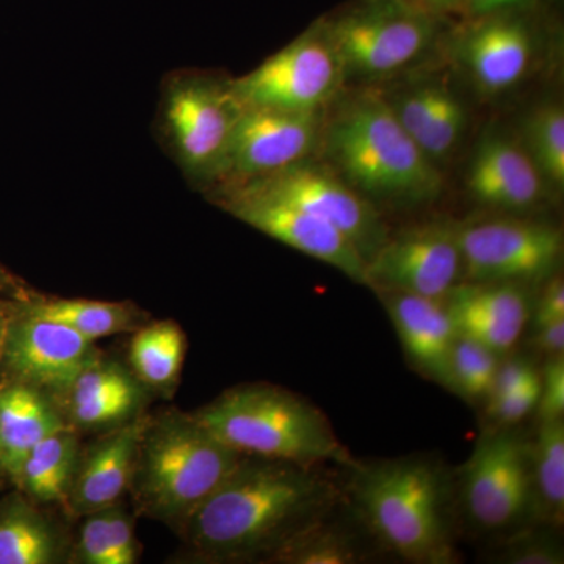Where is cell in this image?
I'll use <instances>...</instances> for the list:
<instances>
[{
	"instance_id": "52a82bcc",
	"label": "cell",
	"mask_w": 564,
	"mask_h": 564,
	"mask_svg": "<svg viewBox=\"0 0 564 564\" xmlns=\"http://www.w3.org/2000/svg\"><path fill=\"white\" fill-rule=\"evenodd\" d=\"M322 21L344 80L369 84L417 62L432 47L441 20L415 0H352Z\"/></svg>"
},
{
	"instance_id": "d6986e66",
	"label": "cell",
	"mask_w": 564,
	"mask_h": 564,
	"mask_svg": "<svg viewBox=\"0 0 564 564\" xmlns=\"http://www.w3.org/2000/svg\"><path fill=\"white\" fill-rule=\"evenodd\" d=\"M456 333L505 355L518 344L530 318V304L514 282H462L444 300Z\"/></svg>"
},
{
	"instance_id": "ba28073f",
	"label": "cell",
	"mask_w": 564,
	"mask_h": 564,
	"mask_svg": "<svg viewBox=\"0 0 564 564\" xmlns=\"http://www.w3.org/2000/svg\"><path fill=\"white\" fill-rule=\"evenodd\" d=\"M345 84L343 66L322 18L258 68L231 79L242 107L322 111Z\"/></svg>"
},
{
	"instance_id": "6da1fadb",
	"label": "cell",
	"mask_w": 564,
	"mask_h": 564,
	"mask_svg": "<svg viewBox=\"0 0 564 564\" xmlns=\"http://www.w3.org/2000/svg\"><path fill=\"white\" fill-rule=\"evenodd\" d=\"M345 502V486L323 464L243 456L180 530L204 563H270L285 544Z\"/></svg>"
},
{
	"instance_id": "8fae6325",
	"label": "cell",
	"mask_w": 564,
	"mask_h": 564,
	"mask_svg": "<svg viewBox=\"0 0 564 564\" xmlns=\"http://www.w3.org/2000/svg\"><path fill=\"white\" fill-rule=\"evenodd\" d=\"M18 293L7 302L0 369L7 381L31 386L57 399L101 351L95 340L31 313Z\"/></svg>"
},
{
	"instance_id": "9c48e42d",
	"label": "cell",
	"mask_w": 564,
	"mask_h": 564,
	"mask_svg": "<svg viewBox=\"0 0 564 564\" xmlns=\"http://www.w3.org/2000/svg\"><path fill=\"white\" fill-rule=\"evenodd\" d=\"M463 282L549 280L563 258V234L545 223L513 217L456 225Z\"/></svg>"
},
{
	"instance_id": "30bf717a",
	"label": "cell",
	"mask_w": 564,
	"mask_h": 564,
	"mask_svg": "<svg viewBox=\"0 0 564 564\" xmlns=\"http://www.w3.org/2000/svg\"><path fill=\"white\" fill-rule=\"evenodd\" d=\"M236 185H248L329 223L355 245L366 262L391 234L380 209L313 155L269 176Z\"/></svg>"
},
{
	"instance_id": "7a4b0ae2",
	"label": "cell",
	"mask_w": 564,
	"mask_h": 564,
	"mask_svg": "<svg viewBox=\"0 0 564 564\" xmlns=\"http://www.w3.org/2000/svg\"><path fill=\"white\" fill-rule=\"evenodd\" d=\"M323 115L322 161L373 206L413 207L443 192V174L404 131L383 91L367 88Z\"/></svg>"
},
{
	"instance_id": "9a60e30c",
	"label": "cell",
	"mask_w": 564,
	"mask_h": 564,
	"mask_svg": "<svg viewBox=\"0 0 564 564\" xmlns=\"http://www.w3.org/2000/svg\"><path fill=\"white\" fill-rule=\"evenodd\" d=\"M323 115L325 110L243 107L220 177L209 191L269 176L314 155L321 141Z\"/></svg>"
},
{
	"instance_id": "ffe728a7",
	"label": "cell",
	"mask_w": 564,
	"mask_h": 564,
	"mask_svg": "<svg viewBox=\"0 0 564 564\" xmlns=\"http://www.w3.org/2000/svg\"><path fill=\"white\" fill-rule=\"evenodd\" d=\"M466 185L475 202L494 210H530L544 195L543 176L524 147L497 133L478 144Z\"/></svg>"
},
{
	"instance_id": "f1b7e54d",
	"label": "cell",
	"mask_w": 564,
	"mask_h": 564,
	"mask_svg": "<svg viewBox=\"0 0 564 564\" xmlns=\"http://www.w3.org/2000/svg\"><path fill=\"white\" fill-rule=\"evenodd\" d=\"M333 514L285 544L273 555L270 563L355 564L362 562V558H366V552L358 536L333 521Z\"/></svg>"
},
{
	"instance_id": "e0dca14e",
	"label": "cell",
	"mask_w": 564,
	"mask_h": 564,
	"mask_svg": "<svg viewBox=\"0 0 564 564\" xmlns=\"http://www.w3.org/2000/svg\"><path fill=\"white\" fill-rule=\"evenodd\" d=\"M148 392L131 370L99 352L54 402L76 432H107L143 415Z\"/></svg>"
},
{
	"instance_id": "7c38bea8",
	"label": "cell",
	"mask_w": 564,
	"mask_h": 564,
	"mask_svg": "<svg viewBox=\"0 0 564 564\" xmlns=\"http://www.w3.org/2000/svg\"><path fill=\"white\" fill-rule=\"evenodd\" d=\"M463 503L481 530H503L533 510L532 444L510 429L480 437L463 469Z\"/></svg>"
},
{
	"instance_id": "1f68e13d",
	"label": "cell",
	"mask_w": 564,
	"mask_h": 564,
	"mask_svg": "<svg viewBox=\"0 0 564 564\" xmlns=\"http://www.w3.org/2000/svg\"><path fill=\"white\" fill-rule=\"evenodd\" d=\"M540 393L541 375L538 372L521 388L497 397V399L488 400V414L500 429H510L511 425L521 422L533 410H536Z\"/></svg>"
},
{
	"instance_id": "d6a6232c",
	"label": "cell",
	"mask_w": 564,
	"mask_h": 564,
	"mask_svg": "<svg viewBox=\"0 0 564 564\" xmlns=\"http://www.w3.org/2000/svg\"><path fill=\"white\" fill-rule=\"evenodd\" d=\"M84 518L76 544V562L82 564H111L107 508Z\"/></svg>"
},
{
	"instance_id": "d590c367",
	"label": "cell",
	"mask_w": 564,
	"mask_h": 564,
	"mask_svg": "<svg viewBox=\"0 0 564 564\" xmlns=\"http://www.w3.org/2000/svg\"><path fill=\"white\" fill-rule=\"evenodd\" d=\"M507 562L518 564H558L563 563V554L558 545L547 541H519L507 554Z\"/></svg>"
},
{
	"instance_id": "8992f818",
	"label": "cell",
	"mask_w": 564,
	"mask_h": 564,
	"mask_svg": "<svg viewBox=\"0 0 564 564\" xmlns=\"http://www.w3.org/2000/svg\"><path fill=\"white\" fill-rule=\"evenodd\" d=\"M242 109L231 77L181 69L163 80L159 139L196 191H209L220 177Z\"/></svg>"
},
{
	"instance_id": "44dd1931",
	"label": "cell",
	"mask_w": 564,
	"mask_h": 564,
	"mask_svg": "<svg viewBox=\"0 0 564 564\" xmlns=\"http://www.w3.org/2000/svg\"><path fill=\"white\" fill-rule=\"evenodd\" d=\"M378 295L410 362L423 377L451 389V356L458 333L444 300L400 292Z\"/></svg>"
},
{
	"instance_id": "ab89813d",
	"label": "cell",
	"mask_w": 564,
	"mask_h": 564,
	"mask_svg": "<svg viewBox=\"0 0 564 564\" xmlns=\"http://www.w3.org/2000/svg\"><path fill=\"white\" fill-rule=\"evenodd\" d=\"M534 347L547 356H562L564 351V318L536 326Z\"/></svg>"
},
{
	"instance_id": "2e32d148",
	"label": "cell",
	"mask_w": 564,
	"mask_h": 564,
	"mask_svg": "<svg viewBox=\"0 0 564 564\" xmlns=\"http://www.w3.org/2000/svg\"><path fill=\"white\" fill-rule=\"evenodd\" d=\"M454 51L474 84L488 95L518 87L532 69L536 40L524 10L464 18Z\"/></svg>"
},
{
	"instance_id": "4316f807",
	"label": "cell",
	"mask_w": 564,
	"mask_h": 564,
	"mask_svg": "<svg viewBox=\"0 0 564 564\" xmlns=\"http://www.w3.org/2000/svg\"><path fill=\"white\" fill-rule=\"evenodd\" d=\"M133 333L129 348L131 372L148 391L172 393L187 350L181 326L173 321H159L141 325Z\"/></svg>"
},
{
	"instance_id": "ac0fdd59",
	"label": "cell",
	"mask_w": 564,
	"mask_h": 564,
	"mask_svg": "<svg viewBox=\"0 0 564 564\" xmlns=\"http://www.w3.org/2000/svg\"><path fill=\"white\" fill-rule=\"evenodd\" d=\"M148 415L107 430L104 436L79 454L66 508L74 516H87L118 503L131 488L141 433Z\"/></svg>"
},
{
	"instance_id": "cb8c5ba5",
	"label": "cell",
	"mask_w": 564,
	"mask_h": 564,
	"mask_svg": "<svg viewBox=\"0 0 564 564\" xmlns=\"http://www.w3.org/2000/svg\"><path fill=\"white\" fill-rule=\"evenodd\" d=\"M65 541L47 516L21 497L0 507V564H55Z\"/></svg>"
},
{
	"instance_id": "83f0119b",
	"label": "cell",
	"mask_w": 564,
	"mask_h": 564,
	"mask_svg": "<svg viewBox=\"0 0 564 564\" xmlns=\"http://www.w3.org/2000/svg\"><path fill=\"white\" fill-rule=\"evenodd\" d=\"M533 510L545 521L562 525L564 519V421H541L532 444Z\"/></svg>"
},
{
	"instance_id": "7bdbcfd3",
	"label": "cell",
	"mask_w": 564,
	"mask_h": 564,
	"mask_svg": "<svg viewBox=\"0 0 564 564\" xmlns=\"http://www.w3.org/2000/svg\"><path fill=\"white\" fill-rule=\"evenodd\" d=\"M7 322V302H0V345H2L3 329Z\"/></svg>"
},
{
	"instance_id": "d4e9b609",
	"label": "cell",
	"mask_w": 564,
	"mask_h": 564,
	"mask_svg": "<svg viewBox=\"0 0 564 564\" xmlns=\"http://www.w3.org/2000/svg\"><path fill=\"white\" fill-rule=\"evenodd\" d=\"M80 447L69 425L55 430L29 452L14 484L39 503H66Z\"/></svg>"
},
{
	"instance_id": "e575fe53",
	"label": "cell",
	"mask_w": 564,
	"mask_h": 564,
	"mask_svg": "<svg viewBox=\"0 0 564 564\" xmlns=\"http://www.w3.org/2000/svg\"><path fill=\"white\" fill-rule=\"evenodd\" d=\"M541 421L563 419L564 414V358L552 356L541 375L540 402L536 406Z\"/></svg>"
},
{
	"instance_id": "836d02e7",
	"label": "cell",
	"mask_w": 564,
	"mask_h": 564,
	"mask_svg": "<svg viewBox=\"0 0 564 564\" xmlns=\"http://www.w3.org/2000/svg\"><path fill=\"white\" fill-rule=\"evenodd\" d=\"M107 533L111 564H133L139 558V543L133 519L120 502L107 508Z\"/></svg>"
},
{
	"instance_id": "7402d4cb",
	"label": "cell",
	"mask_w": 564,
	"mask_h": 564,
	"mask_svg": "<svg viewBox=\"0 0 564 564\" xmlns=\"http://www.w3.org/2000/svg\"><path fill=\"white\" fill-rule=\"evenodd\" d=\"M386 98L404 131L436 165L452 155L466 129V110L445 82H421Z\"/></svg>"
},
{
	"instance_id": "484cf974",
	"label": "cell",
	"mask_w": 564,
	"mask_h": 564,
	"mask_svg": "<svg viewBox=\"0 0 564 564\" xmlns=\"http://www.w3.org/2000/svg\"><path fill=\"white\" fill-rule=\"evenodd\" d=\"M31 313L68 326L90 340L133 333L144 325L143 313L131 303L96 302V300L54 299L18 293Z\"/></svg>"
},
{
	"instance_id": "f546056e",
	"label": "cell",
	"mask_w": 564,
	"mask_h": 564,
	"mask_svg": "<svg viewBox=\"0 0 564 564\" xmlns=\"http://www.w3.org/2000/svg\"><path fill=\"white\" fill-rule=\"evenodd\" d=\"M524 150L544 182L564 185V110L560 102H544L527 117Z\"/></svg>"
},
{
	"instance_id": "277c9868",
	"label": "cell",
	"mask_w": 564,
	"mask_h": 564,
	"mask_svg": "<svg viewBox=\"0 0 564 564\" xmlns=\"http://www.w3.org/2000/svg\"><path fill=\"white\" fill-rule=\"evenodd\" d=\"M193 415L240 455L344 469L356 462L321 408L278 386H237Z\"/></svg>"
},
{
	"instance_id": "5b68a950",
	"label": "cell",
	"mask_w": 564,
	"mask_h": 564,
	"mask_svg": "<svg viewBox=\"0 0 564 564\" xmlns=\"http://www.w3.org/2000/svg\"><path fill=\"white\" fill-rule=\"evenodd\" d=\"M245 455L220 443L193 414L148 417L131 481L137 511L181 527Z\"/></svg>"
},
{
	"instance_id": "b9f144b4",
	"label": "cell",
	"mask_w": 564,
	"mask_h": 564,
	"mask_svg": "<svg viewBox=\"0 0 564 564\" xmlns=\"http://www.w3.org/2000/svg\"><path fill=\"white\" fill-rule=\"evenodd\" d=\"M21 292L20 284L2 265H0V295H17Z\"/></svg>"
},
{
	"instance_id": "8d00e7d4",
	"label": "cell",
	"mask_w": 564,
	"mask_h": 564,
	"mask_svg": "<svg viewBox=\"0 0 564 564\" xmlns=\"http://www.w3.org/2000/svg\"><path fill=\"white\" fill-rule=\"evenodd\" d=\"M536 373L538 370L534 369L533 364L525 361V359H511L508 362H500L488 400L497 399V397H502L505 393L521 388L525 381H529Z\"/></svg>"
},
{
	"instance_id": "5bb4252c",
	"label": "cell",
	"mask_w": 564,
	"mask_h": 564,
	"mask_svg": "<svg viewBox=\"0 0 564 564\" xmlns=\"http://www.w3.org/2000/svg\"><path fill=\"white\" fill-rule=\"evenodd\" d=\"M463 282L456 225L423 223L389 234L367 262L366 285L375 292H400L445 300Z\"/></svg>"
},
{
	"instance_id": "74e56055",
	"label": "cell",
	"mask_w": 564,
	"mask_h": 564,
	"mask_svg": "<svg viewBox=\"0 0 564 564\" xmlns=\"http://www.w3.org/2000/svg\"><path fill=\"white\" fill-rule=\"evenodd\" d=\"M564 318V284L562 278H549L543 295L540 296L534 311V326L563 321Z\"/></svg>"
},
{
	"instance_id": "4dcf8cb0",
	"label": "cell",
	"mask_w": 564,
	"mask_h": 564,
	"mask_svg": "<svg viewBox=\"0 0 564 564\" xmlns=\"http://www.w3.org/2000/svg\"><path fill=\"white\" fill-rule=\"evenodd\" d=\"M499 367L497 352L458 334L451 356V391L470 402L488 400Z\"/></svg>"
},
{
	"instance_id": "3957f363",
	"label": "cell",
	"mask_w": 564,
	"mask_h": 564,
	"mask_svg": "<svg viewBox=\"0 0 564 564\" xmlns=\"http://www.w3.org/2000/svg\"><path fill=\"white\" fill-rule=\"evenodd\" d=\"M347 502L384 549L404 562H456L451 532V480L440 464L421 456L350 467Z\"/></svg>"
},
{
	"instance_id": "60d3db41",
	"label": "cell",
	"mask_w": 564,
	"mask_h": 564,
	"mask_svg": "<svg viewBox=\"0 0 564 564\" xmlns=\"http://www.w3.org/2000/svg\"><path fill=\"white\" fill-rule=\"evenodd\" d=\"M423 10L429 11L437 20H443L447 14L458 13L462 10L463 0H415Z\"/></svg>"
},
{
	"instance_id": "4fadbf2b",
	"label": "cell",
	"mask_w": 564,
	"mask_h": 564,
	"mask_svg": "<svg viewBox=\"0 0 564 564\" xmlns=\"http://www.w3.org/2000/svg\"><path fill=\"white\" fill-rule=\"evenodd\" d=\"M204 195L256 231L339 270L356 284L366 285L367 262L361 252L329 223L248 185H226Z\"/></svg>"
},
{
	"instance_id": "ee69618b",
	"label": "cell",
	"mask_w": 564,
	"mask_h": 564,
	"mask_svg": "<svg viewBox=\"0 0 564 564\" xmlns=\"http://www.w3.org/2000/svg\"><path fill=\"white\" fill-rule=\"evenodd\" d=\"M0 475H2V474H0Z\"/></svg>"
},
{
	"instance_id": "603a6c76",
	"label": "cell",
	"mask_w": 564,
	"mask_h": 564,
	"mask_svg": "<svg viewBox=\"0 0 564 564\" xmlns=\"http://www.w3.org/2000/svg\"><path fill=\"white\" fill-rule=\"evenodd\" d=\"M68 425L54 399L21 383L0 384V474L17 480L29 452L47 434Z\"/></svg>"
},
{
	"instance_id": "f35d334b",
	"label": "cell",
	"mask_w": 564,
	"mask_h": 564,
	"mask_svg": "<svg viewBox=\"0 0 564 564\" xmlns=\"http://www.w3.org/2000/svg\"><path fill=\"white\" fill-rule=\"evenodd\" d=\"M533 0H463L459 14L463 18L484 17L499 11L525 10Z\"/></svg>"
}]
</instances>
